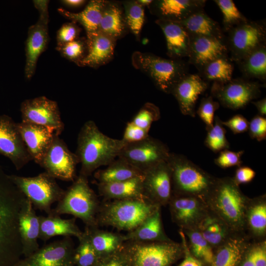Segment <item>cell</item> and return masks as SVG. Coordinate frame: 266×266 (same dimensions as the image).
<instances>
[{
	"label": "cell",
	"mask_w": 266,
	"mask_h": 266,
	"mask_svg": "<svg viewBox=\"0 0 266 266\" xmlns=\"http://www.w3.org/2000/svg\"><path fill=\"white\" fill-rule=\"evenodd\" d=\"M25 199L0 167V266H14L23 255L19 216Z\"/></svg>",
	"instance_id": "1"
},
{
	"label": "cell",
	"mask_w": 266,
	"mask_h": 266,
	"mask_svg": "<svg viewBox=\"0 0 266 266\" xmlns=\"http://www.w3.org/2000/svg\"><path fill=\"white\" fill-rule=\"evenodd\" d=\"M126 144L103 133L93 121L86 122L79 132L75 153L81 164L80 175L88 178L100 167L108 166Z\"/></svg>",
	"instance_id": "2"
},
{
	"label": "cell",
	"mask_w": 266,
	"mask_h": 266,
	"mask_svg": "<svg viewBox=\"0 0 266 266\" xmlns=\"http://www.w3.org/2000/svg\"><path fill=\"white\" fill-rule=\"evenodd\" d=\"M248 199L232 177H216L204 202L233 232L245 233V213Z\"/></svg>",
	"instance_id": "3"
},
{
	"label": "cell",
	"mask_w": 266,
	"mask_h": 266,
	"mask_svg": "<svg viewBox=\"0 0 266 266\" xmlns=\"http://www.w3.org/2000/svg\"><path fill=\"white\" fill-rule=\"evenodd\" d=\"M161 207L145 196L105 200L100 203L97 216L98 226H110L119 231L131 232Z\"/></svg>",
	"instance_id": "4"
},
{
	"label": "cell",
	"mask_w": 266,
	"mask_h": 266,
	"mask_svg": "<svg viewBox=\"0 0 266 266\" xmlns=\"http://www.w3.org/2000/svg\"><path fill=\"white\" fill-rule=\"evenodd\" d=\"M167 162L171 170L172 195L194 197L204 201L216 177L182 155L170 153Z\"/></svg>",
	"instance_id": "5"
},
{
	"label": "cell",
	"mask_w": 266,
	"mask_h": 266,
	"mask_svg": "<svg viewBox=\"0 0 266 266\" xmlns=\"http://www.w3.org/2000/svg\"><path fill=\"white\" fill-rule=\"evenodd\" d=\"M100 204L96 194L89 185L87 177L79 174L65 191L50 214H70L81 219L86 227H98L97 216Z\"/></svg>",
	"instance_id": "6"
},
{
	"label": "cell",
	"mask_w": 266,
	"mask_h": 266,
	"mask_svg": "<svg viewBox=\"0 0 266 266\" xmlns=\"http://www.w3.org/2000/svg\"><path fill=\"white\" fill-rule=\"evenodd\" d=\"M132 63L158 89L166 94H171L174 86L189 73L188 65L182 59L164 58L150 53L134 52Z\"/></svg>",
	"instance_id": "7"
},
{
	"label": "cell",
	"mask_w": 266,
	"mask_h": 266,
	"mask_svg": "<svg viewBox=\"0 0 266 266\" xmlns=\"http://www.w3.org/2000/svg\"><path fill=\"white\" fill-rule=\"evenodd\" d=\"M124 247L131 266H172L184 256L182 243L172 240L148 242L126 241Z\"/></svg>",
	"instance_id": "8"
},
{
	"label": "cell",
	"mask_w": 266,
	"mask_h": 266,
	"mask_svg": "<svg viewBox=\"0 0 266 266\" xmlns=\"http://www.w3.org/2000/svg\"><path fill=\"white\" fill-rule=\"evenodd\" d=\"M7 176L34 208L44 211L47 215L51 214L52 205L58 202L65 193L56 179L45 171L33 177Z\"/></svg>",
	"instance_id": "9"
},
{
	"label": "cell",
	"mask_w": 266,
	"mask_h": 266,
	"mask_svg": "<svg viewBox=\"0 0 266 266\" xmlns=\"http://www.w3.org/2000/svg\"><path fill=\"white\" fill-rule=\"evenodd\" d=\"M33 3L38 11L39 17L37 22L29 28L25 43V77L27 80L34 75L38 59L46 50L49 42V0H33Z\"/></svg>",
	"instance_id": "10"
},
{
	"label": "cell",
	"mask_w": 266,
	"mask_h": 266,
	"mask_svg": "<svg viewBox=\"0 0 266 266\" xmlns=\"http://www.w3.org/2000/svg\"><path fill=\"white\" fill-rule=\"evenodd\" d=\"M228 32L226 42L231 60L237 64L251 52L266 44V26L260 22L247 20Z\"/></svg>",
	"instance_id": "11"
},
{
	"label": "cell",
	"mask_w": 266,
	"mask_h": 266,
	"mask_svg": "<svg viewBox=\"0 0 266 266\" xmlns=\"http://www.w3.org/2000/svg\"><path fill=\"white\" fill-rule=\"evenodd\" d=\"M170 153L166 144L149 136L141 141L127 143L118 157L126 161L143 173L160 163L167 161Z\"/></svg>",
	"instance_id": "12"
},
{
	"label": "cell",
	"mask_w": 266,
	"mask_h": 266,
	"mask_svg": "<svg viewBox=\"0 0 266 266\" xmlns=\"http://www.w3.org/2000/svg\"><path fill=\"white\" fill-rule=\"evenodd\" d=\"M261 87L257 82L237 78L226 83L213 82L211 94L223 106L237 110L256 99L261 94Z\"/></svg>",
	"instance_id": "13"
},
{
	"label": "cell",
	"mask_w": 266,
	"mask_h": 266,
	"mask_svg": "<svg viewBox=\"0 0 266 266\" xmlns=\"http://www.w3.org/2000/svg\"><path fill=\"white\" fill-rule=\"evenodd\" d=\"M78 164L75 153H72L59 135L55 134L39 166L56 179L70 181L74 180Z\"/></svg>",
	"instance_id": "14"
},
{
	"label": "cell",
	"mask_w": 266,
	"mask_h": 266,
	"mask_svg": "<svg viewBox=\"0 0 266 266\" xmlns=\"http://www.w3.org/2000/svg\"><path fill=\"white\" fill-rule=\"evenodd\" d=\"M20 110L22 122L46 127L58 135L64 129L57 102L45 96L24 100Z\"/></svg>",
	"instance_id": "15"
},
{
	"label": "cell",
	"mask_w": 266,
	"mask_h": 266,
	"mask_svg": "<svg viewBox=\"0 0 266 266\" xmlns=\"http://www.w3.org/2000/svg\"><path fill=\"white\" fill-rule=\"evenodd\" d=\"M0 154L8 158L17 170L32 160L17 123L6 115L0 116Z\"/></svg>",
	"instance_id": "16"
},
{
	"label": "cell",
	"mask_w": 266,
	"mask_h": 266,
	"mask_svg": "<svg viewBox=\"0 0 266 266\" xmlns=\"http://www.w3.org/2000/svg\"><path fill=\"white\" fill-rule=\"evenodd\" d=\"M142 185L145 197L161 207L167 205L172 195L171 170L167 162L143 171Z\"/></svg>",
	"instance_id": "17"
},
{
	"label": "cell",
	"mask_w": 266,
	"mask_h": 266,
	"mask_svg": "<svg viewBox=\"0 0 266 266\" xmlns=\"http://www.w3.org/2000/svg\"><path fill=\"white\" fill-rule=\"evenodd\" d=\"M167 205L172 221L182 231L196 229L208 211L203 200L192 196L172 195Z\"/></svg>",
	"instance_id": "18"
},
{
	"label": "cell",
	"mask_w": 266,
	"mask_h": 266,
	"mask_svg": "<svg viewBox=\"0 0 266 266\" xmlns=\"http://www.w3.org/2000/svg\"><path fill=\"white\" fill-rule=\"evenodd\" d=\"M74 245L70 236L49 243L26 258L32 266H73Z\"/></svg>",
	"instance_id": "19"
},
{
	"label": "cell",
	"mask_w": 266,
	"mask_h": 266,
	"mask_svg": "<svg viewBox=\"0 0 266 266\" xmlns=\"http://www.w3.org/2000/svg\"><path fill=\"white\" fill-rule=\"evenodd\" d=\"M204 0H155L148 7L157 19L181 22L204 10Z\"/></svg>",
	"instance_id": "20"
},
{
	"label": "cell",
	"mask_w": 266,
	"mask_h": 266,
	"mask_svg": "<svg viewBox=\"0 0 266 266\" xmlns=\"http://www.w3.org/2000/svg\"><path fill=\"white\" fill-rule=\"evenodd\" d=\"M208 88V84L199 75L188 73L173 87L171 94L176 99L181 113L194 117L199 96Z\"/></svg>",
	"instance_id": "21"
},
{
	"label": "cell",
	"mask_w": 266,
	"mask_h": 266,
	"mask_svg": "<svg viewBox=\"0 0 266 266\" xmlns=\"http://www.w3.org/2000/svg\"><path fill=\"white\" fill-rule=\"evenodd\" d=\"M191 36L189 63L200 71L206 65L219 58L228 57L226 40L204 36Z\"/></svg>",
	"instance_id": "22"
},
{
	"label": "cell",
	"mask_w": 266,
	"mask_h": 266,
	"mask_svg": "<svg viewBox=\"0 0 266 266\" xmlns=\"http://www.w3.org/2000/svg\"><path fill=\"white\" fill-rule=\"evenodd\" d=\"M17 126L32 160L40 165L55 133L43 126L21 122Z\"/></svg>",
	"instance_id": "23"
},
{
	"label": "cell",
	"mask_w": 266,
	"mask_h": 266,
	"mask_svg": "<svg viewBox=\"0 0 266 266\" xmlns=\"http://www.w3.org/2000/svg\"><path fill=\"white\" fill-rule=\"evenodd\" d=\"M39 216L36 214L31 202L26 198L19 216V231L22 246V253L28 258L39 248L38 239L39 235Z\"/></svg>",
	"instance_id": "24"
},
{
	"label": "cell",
	"mask_w": 266,
	"mask_h": 266,
	"mask_svg": "<svg viewBox=\"0 0 266 266\" xmlns=\"http://www.w3.org/2000/svg\"><path fill=\"white\" fill-rule=\"evenodd\" d=\"M155 23L162 29L166 40L167 55L170 59L188 57L190 47V34L179 22L157 19Z\"/></svg>",
	"instance_id": "25"
},
{
	"label": "cell",
	"mask_w": 266,
	"mask_h": 266,
	"mask_svg": "<svg viewBox=\"0 0 266 266\" xmlns=\"http://www.w3.org/2000/svg\"><path fill=\"white\" fill-rule=\"evenodd\" d=\"M86 39L87 53L77 66L97 68L112 60L116 41L100 31Z\"/></svg>",
	"instance_id": "26"
},
{
	"label": "cell",
	"mask_w": 266,
	"mask_h": 266,
	"mask_svg": "<svg viewBox=\"0 0 266 266\" xmlns=\"http://www.w3.org/2000/svg\"><path fill=\"white\" fill-rule=\"evenodd\" d=\"M245 233L252 241L266 240V195L249 198L245 213Z\"/></svg>",
	"instance_id": "27"
},
{
	"label": "cell",
	"mask_w": 266,
	"mask_h": 266,
	"mask_svg": "<svg viewBox=\"0 0 266 266\" xmlns=\"http://www.w3.org/2000/svg\"><path fill=\"white\" fill-rule=\"evenodd\" d=\"M99 31L115 41L129 32L121 2L106 1Z\"/></svg>",
	"instance_id": "28"
},
{
	"label": "cell",
	"mask_w": 266,
	"mask_h": 266,
	"mask_svg": "<svg viewBox=\"0 0 266 266\" xmlns=\"http://www.w3.org/2000/svg\"><path fill=\"white\" fill-rule=\"evenodd\" d=\"M251 241L245 233H234L214 249V259L210 266H238Z\"/></svg>",
	"instance_id": "29"
},
{
	"label": "cell",
	"mask_w": 266,
	"mask_h": 266,
	"mask_svg": "<svg viewBox=\"0 0 266 266\" xmlns=\"http://www.w3.org/2000/svg\"><path fill=\"white\" fill-rule=\"evenodd\" d=\"M106 1L90 0L84 9L78 13H73L63 8H58V11L71 22L78 23L82 26L88 37L99 31L100 22Z\"/></svg>",
	"instance_id": "30"
},
{
	"label": "cell",
	"mask_w": 266,
	"mask_h": 266,
	"mask_svg": "<svg viewBox=\"0 0 266 266\" xmlns=\"http://www.w3.org/2000/svg\"><path fill=\"white\" fill-rule=\"evenodd\" d=\"M40 228L39 239L46 241L51 237L63 235L81 238L82 232L75 222V218L65 219L53 214L39 216Z\"/></svg>",
	"instance_id": "31"
},
{
	"label": "cell",
	"mask_w": 266,
	"mask_h": 266,
	"mask_svg": "<svg viewBox=\"0 0 266 266\" xmlns=\"http://www.w3.org/2000/svg\"><path fill=\"white\" fill-rule=\"evenodd\" d=\"M125 241L156 242L171 240L166 234L163 225L161 208L147 218L134 230L124 235Z\"/></svg>",
	"instance_id": "32"
},
{
	"label": "cell",
	"mask_w": 266,
	"mask_h": 266,
	"mask_svg": "<svg viewBox=\"0 0 266 266\" xmlns=\"http://www.w3.org/2000/svg\"><path fill=\"white\" fill-rule=\"evenodd\" d=\"M143 176L112 183H98L100 195L105 200L144 197Z\"/></svg>",
	"instance_id": "33"
},
{
	"label": "cell",
	"mask_w": 266,
	"mask_h": 266,
	"mask_svg": "<svg viewBox=\"0 0 266 266\" xmlns=\"http://www.w3.org/2000/svg\"><path fill=\"white\" fill-rule=\"evenodd\" d=\"M196 229L214 249L236 233L208 208Z\"/></svg>",
	"instance_id": "34"
},
{
	"label": "cell",
	"mask_w": 266,
	"mask_h": 266,
	"mask_svg": "<svg viewBox=\"0 0 266 266\" xmlns=\"http://www.w3.org/2000/svg\"><path fill=\"white\" fill-rule=\"evenodd\" d=\"M84 232L99 258L120 250L125 242L124 235L101 230L98 227H86Z\"/></svg>",
	"instance_id": "35"
},
{
	"label": "cell",
	"mask_w": 266,
	"mask_h": 266,
	"mask_svg": "<svg viewBox=\"0 0 266 266\" xmlns=\"http://www.w3.org/2000/svg\"><path fill=\"white\" fill-rule=\"evenodd\" d=\"M180 23L192 36H204L226 40L218 23L208 16L204 10L197 12Z\"/></svg>",
	"instance_id": "36"
},
{
	"label": "cell",
	"mask_w": 266,
	"mask_h": 266,
	"mask_svg": "<svg viewBox=\"0 0 266 266\" xmlns=\"http://www.w3.org/2000/svg\"><path fill=\"white\" fill-rule=\"evenodd\" d=\"M143 176V173L126 161L118 158L107 167L94 174L98 183L117 182Z\"/></svg>",
	"instance_id": "37"
},
{
	"label": "cell",
	"mask_w": 266,
	"mask_h": 266,
	"mask_svg": "<svg viewBox=\"0 0 266 266\" xmlns=\"http://www.w3.org/2000/svg\"><path fill=\"white\" fill-rule=\"evenodd\" d=\"M238 64L246 79H266V46L262 45L245 56Z\"/></svg>",
	"instance_id": "38"
},
{
	"label": "cell",
	"mask_w": 266,
	"mask_h": 266,
	"mask_svg": "<svg viewBox=\"0 0 266 266\" xmlns=\"http://www.w3.org/2000/svg\"><path fill=\"white\" fill-rule=\"evenodd\" d=\"M182 231L187 238V244L191 254L206 266H210L214 256L213 248L197 229Z\"/></svg>",
	"instance_id": "39"
},
{
	"label": "cell",
	"mask_w": 266,
	"mask_h": 266,
	"mask_svg": "<svg viewBox=\"0 0 266 266\" xmlns=\"http://www.w3.org/2000/svg\"><path fill=\"white\" fill-rule=\"evenodd\" d=\"M228 57L215 59L206 65L199 75L205 81L226 83L232 79L233 66Z\"/></svg>",
	"instance_id": "40"
},
{
	"label": "cell",
	"mask_w": 266,
	"mask_h": 266,
	"mask_svg": "<svg viewBox=\"0 0 266 266\" xmlns=\"http://www.w3.org/2000/svg\"><path fill=\"white\" fill-rule=\"evenodd\" d=\"M121 2L129 32L139 41L145 20L144 7L137 0H126Z\"/></svg>",
	"instance_id": "41"
},
{
	"label": "cell",
	"mask_w": 266,
	"mask_h": 266,
	"mask_svg": "<svg viewBox=\"0 0 266 266\" xmlns=\"http://www.w3.org/2000/svg\"><path fill=\"white\" fill-rule=\"evenodd\" d=\"M207 131L204 144L208 148L215 153L228 149L230 144L226 138V130L218 116H214L213 126Z\"/></svg>",
	"instance_id": "42"
},
{
	"label": "cell",
	"mask_w": 266,
	"mask_h": 266,
	"mask_svg": "<svg viewBox=\"0 0 266 266\" xmlns=\"http://www.w3.org/2000/svg\"><path fill=\"white\" fill-rule=\"evenodd\" d=\"M78 240L79 244L75 248L73 255L74 266H96L100 258L85 232H83L82 236Z\"/></svg>",
	"instance_id": "43"
},
{
	"label": "cell",
	"mask_w": 266,
	"mask_h": 266,
	"mask_svg": "<svg viewBox=\"0 0 266 266\" xmlns=\"http://www.w3.org/2000/svg\"><path fill=\"white\" fill-rule=\"evenodd\" d=\"M238 266H266V240H251Z\"/></svg>",
	"instance_id": "44"
},
{
	"label": "cell",
	"mask_w": 266,
	"mask_h": 266,
	"mask_svg": "<svg viewBox=\"0 0 266 266\" xmlns=\"http://www.w3.org/2000/svg\"><path fill=\"white\" fill-rule=\"evenodd\" d=\"M223 16L224 31L228 32L233 27L248 20L238 10L232 0H215Z\"/></svg>",
	"instance_id": "45"
},
{
	"label": "cell",
	"mask_w": 266,
	"mask_h": 266,
	"mask_svg": "<svg viewBox=\"0 0 266 266\" xmlns=\"http://www.w3.org/2000/svg\"><path fill=\"white\" fill-rule=\"evenodd\" d=\"M56 50L63 57L78 65L87 53V39L79 37L71 42L57 46Z\"/></svg>",
	"instance_id": "46"
},
{
	"label": "cell",
	"mask_w": 266,
	"mask_h": 266,
	"mask_svg": "<svg viewBox=\"0 0 266 266\" xmlns=\"http://www.w3.org/2000/svg\"><path fill=\"white\" fill-rule=\"evenodd\" d=\"M160 118L159 108L152 103L147 102L139 110L131 122L142 129L149 130L152 123Z\"/></svg>",
	"instance_id": "47"
},
{
	"label": "cell",
	"mask_w": 266,
	"mask_h": 266,
	"mask_svg": "<svg viewBox=\"0 0 266 266\" xmlns=\"http://www.w3.org/2000/svg\"><path fill=\"white\" fill-rule=\"evenodd\" d=\"M219 106L220 103L214 100L212 96L202 99L196 113L205 124L206 130L213 126L214 113Z\"/></svg>",
	"instance_id": "48"
},
{
	"label": "cell",
	"mask_w": 266,
	"mask_h": 266,
	"mask_svg": "<svg viewBox=\"0 0 266 266\" xmlns=\"http://www.w3.org/2000/svg\"><path fill=\"white\" fill-rule=\"evenodd\" d=\"M244 151L243 150L237 152L232 151L228 149L220 152V154L214 160L215 164L222 168H227L232 166H241L242 163L241 157Z\"/></svg>",
	"instance_id": "49"
},
{
	"label": "cell",
	"mask_w": 266,
	"mask_h": 266,
	"mask_svg": "<svg viewBox=\"0 0 266 266\" xmlns=\"http://www.w3.org/2000/svg\"><path fill=\"white\" fill-rule=\"evenodd\" d=\"M80 29L71 22L64 24L57 33V46L74 41L79 38Z\"/></svg>",
	"instance_id": "50"
},
{
	"label": "cell",
	"mask_w": 266,
	"mask_h": 266,
	"mask_svg": "<svg viewBox=\"0 0 266 266\" xmlns=\"http://www.w3.org/2000/svg\"><path fill=\"white\" fill-rule=\"evenodd\" d=\"M96 266H131L129 256L124 247L115 253L100 258Z\"/></svg>",
	"instance_id": "51"
},
{
	"label": "cell",
	"mask_w": 266,
	"mask_h": 266,
	"mask_svg": "<svg viewBox=\"0 0 266 266\" xmlns=\"http://www.w3.org/2000/svg\"><path fill=\"white\" fill-rule=\"evenodd\" d=\"M249 134L251 138L261 141L266 139V118L259 115L254 117L249 123Z\"/></svg>",
	"instance_id": "52"
},
{
	"label": "cell",
	"mask_w": 266,
	"mask_h": 266,
	"mask_svg": "<svg viewBox=\"0 0 266 266\" xmlns=\"http://www.w3.org/2000/svg\"><path fill=\"white\" fill-rule=\"evenodd\" d=\"M149 131L135 125L131 121L127 124L122 139L127 143L138 142L148 137Z\"/></svg>",
	"instance_id": "53"
},
{
	"label": "cell",
	"mask_w": 266,
	"mask_h": 266,
	"mask_svg": "<svg viewBox=\"0 0 266 266\" xmlns=\"http://www.w3.org/2000/svg\"><path fill=\"white\" fill-rule=\"evenodd\" d=\"M223 126L230 129L234 134L241 133L248 131L249 122L241 114L233 116L230 119L222 121Z\"/></svg>",
	"instance_id": "54"
},
{
	"label": "cell",
	"mask_w": 266,
	"mask_h": 266,
	"mask_svg": "<svg viewBox=\"0 0 266 266\" xmlns=\"http://www.w3.org/2000/svg\"><path fill=\"white\" fill-rule=\"evenodd\" d=\"M179 233L184 247V258L178 266H206L203 262L196 258L190 253L186 237L183 231L179 230Z\"/></svg>",
	"instance_id": "55"
},
{
	"label": "cell",
	"mask_w": 266,
	"mask_h": 266,
	"mask_svg": "<svg viewBox=\"0 0 266 266\" xmlns=\"http://www.w3.org/2000/svg\"><path fill=\"white\" fill-rule=\"evenodd\" d=\"M256 172L248 166H240L236 169L233 178L234 182L239 186L252 181L256 176Z\"/></svg>",
	"instance_id": "56"
},
{
	"label": "cell",
	"mask_w": 266,
	"mask_h": 266,
	"mask_svg": "<svg viewBox=\"0 0 266 266\" xmlns=\"http://www.w3.org/2000/svg\"><path fill=\"white\" fill-rule=\"evenodd\" d=\"M256 106L259 115L265 117L266 114V98L257 101H252Z\"/></svg>",
	"instance_id": "57"
},
{
	"label": "cell",
	"mask_w": 266,
	"mask_h": 266,
	"mask_svg": "<svg viewBox=\"0 0 266 266\" xmlns=\"http://www.w3.org/2000/svg\"><path fill=\"white\" fill-rule=\"evenodd\" d=\"M61 1L64 5L68 7L77 8L83 5L86 1L84 0H64Z\"/></svg>",
	"instance_id": "58"
},
{
	"label": "cell",
	"mask_w": 266,
	"mask_h": 266,
	"mask_svg": "<svg viewBox=\"0 0 266 266\" xmlns=\"http://www.w3.org/2000/svg\"><path fill=\"white\" fill-rule=\"evenodd\" d=\"M14 266H32L30 263L28 259H26L24 260H20L17 262Z\"/></svg>",
	"instance_id": "59"
},
{
	"label": "cell",
	"mask_w": 266,
	"mask_h": 266,
	"mask_svg": "<svg viewBox=\"0 0 266 266\" xmlns=\"http://www.w3.org/2000/svg\"><path fill=\"white\" fill-rule=\"evenodd\" d=\"M137 0L143 7H145V6L148 7L153 1V0Z\"/></svg>",
	"instance_id": "60"
},
{
	"label": "cell",
	"mask_w": 266,
	"mask_h": 266,
	"mask_svg": "<svg viewBox=\"0 0 266 266\" xmlns=\"http://www.w3.org/2000/svg\"></svg>",
	"instance_id": "61"
}]
</instances>
